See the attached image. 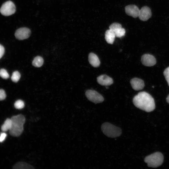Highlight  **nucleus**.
<instances>
[{"label": "nucleus", "mask_w": 169, "mask_h": 169, "mask_svg": "<svg viewBox=\"0 0 169 169\" xmlns=\"http://www.w3.org/2000/svg\"><path fill=\"white\" fill-rule=\"evenodd\" d=\"M133 102L136 107L147 112L152 111L155 108L154 99L150 94L145 91L140 92L135 96Z\"/></svg>", "instance_id": "1"}, {"label": "nucleus", "mask_w": 169, "mask_h": 169, "mask_svg": "<svg viewBox=\"0 0 169 169\" xmlns=\"http://www.w3.org/2000/svg\"><path fill=\"white\" fill-rule=\"evenodd\" d=\"M12 124L9 130L10 135L13 136H20L23 131V125L25 121V118L22 115L19 114L13 116L11 118Z\"/></svg>", "instance_id": "2"}, {"label": "nucleus", "mask_w": 169, "mask_h": 169, "mask_svg": "<svg viewBox=\"0 0 169 169\" xmlns=\"http://www.w3.org/2000/svg\"><path fill=\"white\" fill-rule=\"evenodd\" d=\"M103 133L107 136L115 138L120 136L122 133L121 129L110 123L105 122L101 126Z\"/></svg>", "instance_id": "3"}, {"label": "nucleus", "mask_w": 169, "mask_h": 169, "mask_svg": "<svg viewBox=\"0 0 169 169\" xmlns=\"http://www.w3.org/2000/svg\"><path fill=\"white\" fill-rule=\"evenodd\" d=\"M164 157L162 153L156 152L146 156L144 161L148 167L156 168L161 166L163 161Z\"/></svg>", "instance_id": "4"}, {"label": "nucleus", "mask_w": 169, "mask_h": 169, "mask_svg": "<svg viewBox=\"0 0 169 169\" xmlns=\"http://www.w3.org/2000/svg\"><path fill=\"white\" fill-rule=\"evenodd\" d=\"M16 12V7L11 1H8L4 3L0 9V12L3 15L8 16L14 14Z\"/></svg>", "instance_id": "5"}, {"label": "nucleus", "mask_w": 169, "mask_h": 169, "mask_svg": "<svg viewBox=\"0 0 169 169\" xmlns=\"http://www.w3.org/2000/svg\"><path fill=\"white\" fill-rule=\"evenodd\" d=\"M85 95L89 100L95 104L102 102L104 100L102 95L95 90H87Z\"/></svg>", "instance_id": "6"}, {"label": "nucleus", "mask_w": 169, "mask_h": 169, "mask_svg": "<svg viewBox=\"0 0 169 169\" xmlns=\"http://www.w3.org/2000/svg\"><path fill=\"white\" fill-rule=\"evenodd\" d=\"M31 34L30 30L27 28L23 27L16 30L15 36L16 38L19 40H23L28 38Z\"/></svg>", "instance_id": "7"}, {"label": "nucleus", "mask_w": 169, "mask_h": 169, "mask_svg": "<svg viewBox=\"0 0 169 169\" xmlns=\"http://www.w3.org/2000/svg\"><path fill=\"white\" fill-rule=\"evenodd\" d=\"M152 15L150 8L147 6L142 7L140 10L138 17L139 18L143 21H146L150 18Z\"/></svg>", "instance_id": "8"}, {"label": "nucleus", "mask_w": 169, "mask_h": 169, "mask_svg": "<svg viewBox=\"0 0 169 169\" xmlns=\"http://www.w3.org/2000/svg\"><path fill=\"white\" fill-rule=\"evenodd\" d=\"M141 61L144 65L146 66H151L155 65L156 60L155 57L150 54H145L141 58Z\"/></svg>", "instance_id": "9"}, {"label": "nucleus", "mask_w": 169, "mask_h": 169, "mask_svg": "<svg viewBox=\"0 0 169 169\" xmlns=\"http://www.w3.org/2000/svg\"><path fill=\"white\" fill-rule=\"evenodd\" d=\"M125 12L129 16L134 18L138 17L140 10L137 6L135 5H130L125 8Z\"/></svg>", "instance_id": "10"}, {"label": "nucleus", "mask_w": 169, "mask_h": 169, "mask_svg": "<svg viewBox=\"0 0 169 169\" xmlns=\"http://www.w3.org/2000/svg\"><path fill=\"white\" fill-rule=\"evenodd\" d=\"M130 83L132 88L136 90L142 89L145 86L144 81L141 79L136 78L131 79Z\"/></svg>", "instance_id": "11"}, {"label": "nucleus", "mask_w": 169, "mask_h": 169, "mask_svg": "<svg viewBox=\"0 0 169 169\" xmlns=\"http://www.w3.org/2000/svg\"><path fill=\"white\" fill-rule=\"evenodd\" d=\"M97 81L100 84L104 86H108L113 82L112 79L105 74L101 75L97 78Z\"/></svg>", "instance_id": "12"}, {"label": "nucleus", "mask_w": 169, "mask_h": 169, "mask_svg": "<svg viewBox=\"0 0 169 169\" xmlns=\"http://www.w3.org/2000/svg\"><path fill=\"white\" fill-rule=\"evenodd\" d=\"M88 60L90 64L94 67H98L100 65V62L98 57L93 53L89 54Z\"/></svg>", "instance_id": "13"}, {"label": "nucleus", "mask_w": 169, "mask_h": 169, "mask_svg": "<svg viewBox=\"0 0 169 169\" xmlns=\"http://www.w3.org/2000/svg\"><path fill=\"white\" fill-rule=\"evenodd\" d=\"M115 35L113 31L109 29L105 32V39L106 42L110 44H112L115 40Z\"/></svg>", "instance_id": "14"}, {"label": "nucleus", "mask_w": 169, "mask_h": 169, "mask_svg": "<svg viewBox=\"0 0 169 169\" xmlns=\"http://www.w3.org/2000/svg\"><path fill=\"white\" fill-rule=\"evenodd\" d=\"M32 166L25 162H20L16 164L13 166L14 169H33Z\"/></svg>", "instance_id": "15"}, {"label": "nucleus", "mask_w": 169, "mask_h": 169, "mask_svg": "<svg viewBox=\"0 0 169 169\" xmlns=\"http://www.w3.org/2000/svg\"><path fill=\"white\" fill-rule=\"evenodd\" d=\"M12 122L11 119L8 118L5 121L1 127L2 131L5 132L9 130L12 126Z\"/></svg>", "instance_id": "16"}, {"label": "nucleus", "mask_w": 169, "mask_h": 169, "mask_svg": "<svg viewBox=\"0 0 169 169\" xmlns=\"http://www.w3.org/2000/svg\"><path fill=\"white\" fill-rule=\"evenodd\" d=\"M44 63L43 58L39 56L35 57L32 62L33 65L36 67H39L41 66Z\"/></svg>", "instance_id": "17"}, {"label": "nucleus", "mask_w": 169, "mask_h": 169, "mask_svg": "<svg viewBox=\"0 0 169 169\" xmlns=\"http://www.w3.org/2000/svg\"><path fill=\"white\" fill-rule=\"evenodd\" d=\"M115 37L118 38H121L124 36L125 34V29L121 27L116 28L113 31Z\"/></svg>", "instance_id": "18"}, {"label": "nucleus", "mask_w": 169, "mask_h": 169, "mask_svg": "<svg viewBox=\"0 0 169 169\" xmlns=\"http://www.w3.org/2000/svg\"><path fill=\"white\" fill-rule=\"evenodd\" d=\"M20 77V73L18 71H16L13 73L11 79L13 82L16 83L19 81Z\"/></svg>", "instance_id": "19"}, {"label": "nucleus", "mask_w": 169, "mask_h": 169, "mask_svg": "<svg viewBox=\"0 0 169 169\" xmlns=\"http://www.w3.org/2000/svg\"><path fill=\"white\" fill-rule=\"evenodd\" d=\"M14 106L17 109H21L24 107V103L23 100H18L15 102Z\"/></svg>", "instance_id": "20"}, {"label": "nucleus", "mask_w": 169, "mask_h": 169, "mask_svg": "<svg viewBox=\"0 0 169 169\" xmlns=\"http://www.w3.org/2000/svg\"><path fill=\"white\" fill-rule=\"evenodd\" d=\"M0 76L3 79H7L9 75L6 70L2 69H0Z\"/></svg>", "instance_id": "21"}, {"label": "nucleus", "mask_w": 169, "mask_h": 169, "mask_svg": "<svg viewBox=\"0 0 169 169\" xmlns=\"http://www.w3.org/2000/svg\"><path fill=\"white\" fill-rule=\"evenodd\" d=\"M163 74L169 86V67L166 68L164 70Z\"/></svg>", "instance_id": "22"}, {"label": "nucleus", "mask_w": 169, "mask_h": 169, "mask_svg": "<svg viewBox=\"0 0 169 169\" xmlns=\"http://www.w3.org/2000/svg\"><path fill=\"white\" fill-rule=\"evenodd\" d=\"M121 25L118 23H114L111 24L109 26V29L113 31L116 28L121 27Z\"/></svg>", "instance_id": "23"}, {"label": "nucleus", "mask_w": 169, "mask_h": 169, "mask_svg": "<svg viewBox=\"0 0 169 169\" xmlns=\"http://www.w3.org/2000/svg\"><path fill=\"white\" fill-rule=\"evenodd\" d=\"M6 97V95L4 90L3 89H0V100H4Z\"/></svg>", "instance_id": "24"}, {"label": "nucleus", "mask_w": 169, "mask_h": 169, "mask_svg": "<svg viewBox=\"0 0 169 169\" xmlns=\"http://www.w3.org/2000/svg\"><path fill=\"white\" fill-rule=\"evenodd\" d=\"M7 136V134L4 132H2L0 135V142H3Z\"/></svg>", "instance_id": "25"}, {"label": "nucleus", "mask_w": 169, "mask_h": 169, "mask_svg": "<svg viewBox=\"0 0 169 169\" xmlns=\"http://www.w3.org/2000/svg\"><path fill=\"white\" fill-rule=\"evenodd\" d=\"M4 47L0 44V59L2 57L4 53Z\"/></svg>", "instance_id": "26"}, {"label": "nucleus", "mask_w": 169, "mask_h": 169, "mask_svg": "<svg viewBox=\"0 0 169 169\" xmlns=\"http://www.w3.org/2000/svg\"><path fill=\"white\" fill-rule=\"evenodd\" d=\"M166 100L167 102L169 104V95L167 96L166 98Z\"/></svg>", "instance_id": "27"}]
</instances>
